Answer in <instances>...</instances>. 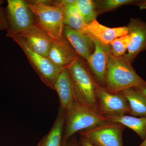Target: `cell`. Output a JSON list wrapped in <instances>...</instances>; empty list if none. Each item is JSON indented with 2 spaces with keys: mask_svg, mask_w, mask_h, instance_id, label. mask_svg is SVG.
Listing matches in <instances>:
<instances>
[{
  "mask_svg": "<svg viewBox=\"0 0 146 146\" xmlns=\"http://www.w3.org/2000/svg\"><path fill=\"white\" fill-rule=\"evenodd\" d=\"M145 85L146 82L136 73L131 64L123 56L115 57L110 52L105 86L108 91L120 93L129 88Z\"/></svg>",
  "mask_w": 146,
  "mask_h": 146,
  "instance_id": "cell-1",
  "label": "cell"
},
{
  "mask_svg": "<svg viewBox=\"0 0 146 146\" xmlns=\"http://www.w3.org/2000/svg\"><path fill=\"white\" fill-rule=\"evenodd\" d=\"M67 68L72 81L76 101L85 107L100 112L96 96L98 84L88 66L79 56Z\"/></svg>",
  "mask_w": 146,
  "mask_h": 146,
  "instance_id": "cell-2",
  "label": "cell"
},
{
  "mask_svg": "<svg viewBox=\"0 0 146 146\" xmlns=\"http://www.w3.org/2000/svg\"><path fill=\"white\" fill-rule=\"evenodd\" d=\"M33 13L35 23L42 29L52 39L63 36V13L60 7L50 4V1H25Z\"/></svg>",
  "mask_w": 146,
  "mask_h": 146,
  "instance_id": "cell-3",
  "label": "cell"
},
{
  "mask_svg": "<svg viewBox=\"0 0 146 146\" xmlns=\"http://www.w3.org/2000/svg\"><path fill=\"white\" fill-rule=\"evenodd\" d=\"M65 113L63 144L76 133L99 126L108 122L105 116L75 102Z\"/></svg>",
  "mask_w": 146,
  "mask_h": 146,
  "instance_id": "cell-4",
  "label": "cell"
},
{
  "mask_svg": "<svg viewBox=\"0 0 146 146\" xmlns=\"http://www.w3.org/2000/svg\"><path fill=\"white\" fill-rule=\"evenodd\" d=\"M9 38L20 46L42 82L54 90L56 82L65 68L56 65L48 58L35 52L17 36Z\"/></svg>",
  "mask_w": 146,
  "mask_h": 146,
  "instance_id": "cell-5",
  "label": "cell"
},
{
  "mask_svg": "<svg viewBox=\"0 0 146 146\" xmlns=\"http://www.w3.org/2000/svg\"><path fill=\"white\" fill-rule=\"evenodd\" d=\"M125 127L118 123L108 122L79 133L95 146H123L122 136Z\"/></svg>",
  "mask_w": 146,
  "mask_h": 146,
  "instance_id": "cell-6",
  "label": "cell"
},
{
  "mask_svg": "<svg viewBox=\"0 0 146 146\" xmlns=\"http://www.w3.org/2000/svg\"><path fill=\"white\" fill-rule=\"evenodd\" d=\"M96 96L98 109L105 117L130 115L127 100L120 93H110L105 87L97 85Z\"/></svg>",
  "mask_w": 146,
  "mask_h": 146,
  "instance_id": "cell-7",
  "label": "cell"
},
{
  "mask_svg": "<svg viewBox=\"0 0 146 146\" xmlns=\"http://www.w3.org/2000/svg\"><path fill=\"white\" fill-rule=\"evenodd\" d=\"M6 9L9 28L7 36L17 33L35 23L33 13L23 0H8Z\"/></svg>",
  "mask_w": 146,
  "mask_h": 146,
  "instance_id": "cell-8",
  "label": "cell"
},
{
  "mask_svg": "<svg viewBox=\"0 0 146 146\" xmlns=\"http://www.w3.org/2000/svg\"><path fill=\"white\" fill-rule=\"evenodd\" d=\"M91 37L95 44V49L86 61L97 84L105 87L110 48L109 45L106 46L96 38Z\"/></svg>",
  "mask_w": 146,
  "mask_h": 146,
  "instance_id": "cell-9",
  "label": "cell"
},
{
  "mask_svg": "<svg viewBox=\"0 0 146 146\" xmlns=\"http://www.w3.org/2000/svg\"><path fill=\"white\" fill-rule=\"evenodd\" d=\"M16 36L38 54L47 57L52 39L34 23L21 31L8 36Z\"/></svg>",
  "mask_w": 146,
  "mask_h": 146,
  "instance_id": "cell-10",
  "label": "cell"
},
{
  "mask_svg": "<svg viewBox=\"0 0 146 146\" xmlns=\"http://www.w3.org/2000/svg\"><path fill=\"white\" fill-rule=\"evenodd\" d=\"M127 27L131 40L127 52L123 56L131 64L140 52L146 50V22L131 18Z\"/></svg>",
  "mask_w": 146,
  "mask_h": 146,
  "instance_id": "cell-11",
  "label": "cell"
},
{
  "mask_svg": "<svg viewBox=\"0 0 146 146\" xmlns=\"http://www.w3.org/2000/svg\"><path fill=\"white\" fill-rule=\"evenodd\" d=\"M78 56L63 35L60 39L52 40L47 58L56 65L65 68Z\"/></svg>",
  "mask_w": 146,
  "mask_h": 146,
  "instance_id": "cell-12",
  "label": "cell"
},
{
  "mask_svg": "<svg viewBox=\"0 0 146 146\" xmlns=\"http://www.w3.org/2000/svg\"><path fill=\"white\" fill-rule=\"evenodd\" d=\"M63 35L80 57L86 61L94 52L95 44L89 35L64 26Z\"/></svg>",
  "mask_w": 146,
  "mask_h": 146,
  "instance_id": "cell-13",
  "label": "cell"
},
{
  "mask_svg": "<svg viewBox=\"0 0 146 146\" xmlns=\"http://www.w3.org/2000/svg\"><path fill=\"white\" fill-rule=\"evenodd\" d=\"M60 101V107L67 112L77 102L74 89L68 68H65L55 83L54 89Z\"/></svg>",
  "mask_w": 146,
  "mask_h": 146,
  "instance_id": "cell-14",
  "label": "cell"
},
{
  "mask_svg": "<svg viewBox=\"0 0 146 146\" xmlns=\"http://www.w3.org/2000/svg\"><path fill=\"white\" fill-rule=\"evenodd\" d=\"M86 33L104 45L109 46L114 39L128 34V29L127 26L108 27L100 24L96 20L87 25Z\"/></svg>",
  "mask_w": 146,
  "mask_h": 146,
  "instance_id": "cell-15",
  "label": "cell"
},
{
  "mask_svg": "<svg viewBox=\"0 0 146 146\" xmlns=\"http://www.w3.org/2000/svg\"><path fill=\"white\" fill-rule=\"evenodd\" d=\"M76 0L56 1L55 5L60 7L63 13L64 26L87 33V27L75 5ZM87 34V33H86Z\"/></svg>",
  "mask_w": 146,
  "mask_h": 146,
  "instance_id": "cell-16",
  "label": "cell"
},
{
  "mask_svg": "<svg viewBox=\"0 0 146 146\" xmlns=\"http://www.w3.org/2000/svg\"><path fill=\"white\" fill-rule=\"evenodd\" d=\"M65 121V111L59 107L57 117L51 128L39 141L38 146H63Z\"/></svg>",
  "mask_w": 146,
  "mask_h": 146,
  "instance_id": "cell-17",
  "label": "cell"
},
{
  "mask_svg": "<svg viewBox=\"0 0 146 146\" xmlns=\"http://www.w3.org/2000/svg\"><path fill=\"white\" fill-rule=\"evenodd\" d=\"M120 93L128 102L130 115L138 117H146V98L137 88H129Z\"/></svg>",
  "mask_w": 146,
  "mask_h": 146,
  "instance_id": "cell-18",
  "label": "cell"
},
{
  "mask_svg": "<svg viewBox=\"0 0 146 146\" xmlns=\"http://www.w3.org/2000/svg\"><path fill=\"white\" fill-rule=\"evenodd\" d=\"M108 122L118 123L129 128L139 136L142 140L146 137V117H134L130 115L107 116Z\"/></svg>",
  "mask_w": 146,
  "mask_h": 146,
  "instance_id": "cell-19",
  "label": "cell"
},
{
  "mask_svg": "<svg viewBox=\"0 0 146 146\" xmlns=\"http://www.w3.org/2000/svg\"><path fill=\"white\" fill-rule=\"evenodd\" d=\"M75 5L86 25L96 20L97 1L76 0Z\"/></svg>",
  "mask_w": 146,
  "mask_h": 146,
  "instance_id": "cell-20",
  "label": "cell"
},
{
  "mask_svg": "<svg viewBox=\"0 0 146 146\" xmlns=\"http://www.w3.org/2000/svg\"><path fill=\"white\" fill-rule=\"evenodd\" d=\"M140 0H103L97 1V11L98 15L113 10L122 6L135 5Z\"/></svg>",
  "mask_w": 146,
  "mask_h": 146,
  "instance_id": "cell-21",
  "label": "cell"
},
{
  "mask_svg": "<svg viewBox=\"0 0 146 146\" xmlns=\"http://www.w3.org/2000/svg\"><path fill=\"white\" fill-rule=\"evenodd\" d=\"M131 37L128 34L120 36L109 45L110 52L115 57H121L125 54L130 44Z\"/></svg>",
  "mask_w": 146,
  "mask_h": 146,
  "instance_id": "cell-22",
  "label": "cell"
},
{
  "mask_svg": "<svg viewBox=\"0 0 146 146\" xmlns=\"http://www.w3.org/2000/svg\"><path fill=\"white\" fill-rule=\"evenodd\" d=\"M9 28V23L7 20L6 9L0 7V31H7Z\"/></svg>",
  "mask_w": 146,
  "mask_h": 146,
  "instance_id": "cell-23",
  "label": "cell"
},
{
  "mask_svg": "<svg viewBox=\"0 0 146 146\" xmlns=\"http://www.w3.org/2000/svg\"><path fill=\"white\" fill-rule=\"evenodd\" d=\"M63 146H81L80 142L77 140L74 135L67 140L63 144Z\"/></svg>",
  "mask_w": 146,
  "mask_h": 146,
  "instance_id": "cell-24",
  "label": "cell"
},
{
  "mask_svg": "<svg viewBox=\"0 0 146 146\" xmlns=\"http://www.w3.org/2000/svg\"><path fill=\"white\" fill-rule=\"evenodd\" d=\"M80 142L81 146H95L91 143L90 141L81 136L80 137Z\"/></svg>",
  "mask_w": 146,
  "mask_h": 146,
  "instance_id": "cell-25",
  "label": "cell"
},
{
  "mask_svg": "<svg viewBox=\"0 0 146 146\" xmlns=\"http://www.w3.org/2000/svg\"><path fill=\"white\" fill-rule=\"evenodd\" d=\"M136 5L138 6L141 9H146V0L140 1V2L137 3Z\"/></svg>",
  "mask_w": 146,
  "mask_h": 146,
  "instance_id": "cell-26",
  "label": "cell"
},
{
  "mask_svg": "<svg viewBox=\"0 0 146 146\" xmlns=\"http://www.w3.org/2000/svg\"><path fill=\"white\" fill-rule=\"evenodd\" d=\"M146 98V85L136 88Z\"/></svg>",
  "mask_w": 146,
  "mask_h": 146,
  "instance_id": "cell-27",
  "label": "cell"
},
{
  "mask_svg": "<svg viewBox=\"0 0 146 146\" xmlns=\"http://www.w3.org/2000/svg\"><path fill=\"white\" fill-rule=\"evenodd\" d=\"M138 146H146V137L143 141V142Z\"/></svg>",
  "mask_w": 146,
  "mask_h": 146,
  "instance_id": "cell-28",
  "label": "cell"
},
{
  "mask_svg": "<svg viewBox=\"0 0 146 146\" xmlns=\"http://www.w3.org/2000/svg\"><path fill=\"white\" fill-rule=\"evenodd\" d=\"M4 2V1H3V0H0V7L1 6Z\"/></svg>",
  "mask_w": 146,
  "mask_h": 146,
  "instance_id": "cell-29",
  "label": "cell"
}]
</instances>
